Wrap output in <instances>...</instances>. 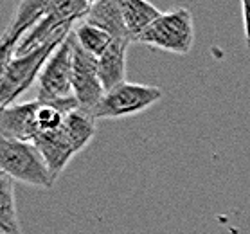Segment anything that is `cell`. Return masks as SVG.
I'll return each instance as SVG.
<instances>
[{
  "instance_id": "11",
  "label": "cell",
  "mask_w": 250,
  "mask_h": 234,
  "mask_svg": "<svg viewBox=\"0 0 250 234\" xmlns=\"http://www.w3.org/2000/svg\"><path fill=\"white\" fill-rule=\"evenodd\" d=\"M85 22L104 31L114 40L130 38L119 0H97V2H92L90 9H88L85 17Z\"/></svg>"
},
{
  "instance_id": "2",
  "label": "cell",
  "mask_w": 250,
  "mask_h": 234,
  "mask_svg": "<svg viewBox=\"0 0 250 234\" xmlns=\"http://www.w3.org/2000/svg\"><path fill=\"white\" fill-rule=\"evenodd\" d=\"M135 43L162 49L171 54L186 56L194 45V20L188 7L162 13L146 31L135 38Z\"/></svg>"
},
{
  "instance_id": "12",
  "label": "cell",
  "mask_w": 250,
  "mask_h": 234,
  "mask_svg": "<svg viewBox=\"0 0 250 234\" xmlns=\"http://www.w3.org/2000/svg\"><path fill=\"white\" fill-rule=\"evenodd\" d=\"M119 4L123 9L128 35L133 42L142 31H146L162 15L160 9H157L153 4H148L144 0H119Z\"/></svg>"
},
{
  "instance_id": "13",
  "label": "cell",
  "mask_w": 250,
  "mask_h": 234,
  "mask_svg": "<svg viewBox=\"0 0 250 234\" xmlns=\"http://www.w3.org/2000/svg\"><path fill=\"white\" fill-rule=\"evenodd\" d=\"M49 7H51V0H25V2H20L6 35L13 36L17 40H22L23 36L45 17Z\"/></svg>"
},
{
  "instance_id": "6",
  "label": "cell",
  "mask_w": 250,
  "mask_h": 234,
  "mask_svg": "<svg viewBox=\"0 0 250 234\" xmlns=\"http://www.w3.org/2000/svg\"><path fill=\"white\" fill-rule=\"evenodd\" d=\"M72 56H74V33L70 31L42 69L40 78H38V99L40 101L54 103V101L74 97Z\"/></svg>"
},
{
  "instance_id": "5",
  "label": "cell",
  "mask_w": 250,
  "mask_h": 234,
  "mask_svg": "<svg viewBox=\"0 0 250 234\" xmlns=\"http://www.w3.org/2000/svg\"><path fill=\"white\" fill-rule=\"evenodd\" d=\"M67 36L68 35L49 42L43 47L29 52V54L13 58V62L7 65L4 76L0 78V108L15 105L17 97L23 94L34 81L40 78V72L45 62Z\"/></svg>"
},
{
  "instance_id": "14",
  "label": "cell",
  "mask_w": 250,
  "mask_h": 234,
  "mask_svg": "<svg viewBox=\"0 0 250 234\" xmlns=\"http://www.w3.org/2000/svg\"><path fill=\"white\" fill-rule=\"evenodd\" d=\"M0 233L2 234H22L17 214L15 200V184L13 178L0 171Z\"/></svg>"
},
{
  "instance_id": "18",
  "label": "cell",
  "mask_w": 250,
  "mask_h": 234,
  "mask_svg": "<svg viewBox=\"0 0 250 234\" xmlns=\"http://www.w3.org/2000/svg\"><path fill=\"white\" fill-rule=\"evenodd\" d=\"M241 13H243V27H245V43L250 51V0L241 2Z\"/></svg>"
},
{
  "instance_id": "7",
  "label": "cell",
  "mask_w": 250,
  "mask_h": 234,
  "mask_svg": "<svg viewBox=\"0 0 250 234\" xmlns=\"http://www.w3.org/2000/svg\"><path fill=\"white\" fill-rule=\"evenodd\" d=\"M72 92L80 108L90 112L104 96V86L97 72V58L81 49L74 36V56H72Z\"/></svg>"
},
{
  "instance_id": "19",
  "label": "cell",
  "mask_w": 250,
  "mask_h": 234,
  "mask_svg": "<svg viewBox=\"0 0 250 234\" xmlns=\"http://www.w3.org/2000/svg\"><path fill=\"white\" fill-rule=\"evenodd\" d=\"M0 234H2V233H0Z\"/></svg>"
},
{
  "instance_id": "16",
  "label": "cell",
  "mask_w": 250,
  "mask_h": 234,
  "mask_svg": "<svg viewBox=\"0 0 250 234\" xmlns=\"http://www.w3.org/2000/svg\"><path fill=\"white\" fill-rule=\"evenodd\" d=\"M72 33H74L76 42L81 45V49L86 51L88 54H92L94 58L101 56L103 52L110 47V43L114 42V38L110 35H106L104 31L94 27L90 23H86L85 20L76 23Z\"/></svg>"
},
{
  "instance_id": "10",
  "label": "cell",
  "mask_w": 250,
  "mask_h": 234,
  "mask_svg": "<svg viewBox=\"0 0 250 234\" xmlns=\"http://www.w3.org/2000/svg\"><path fill=\"white\" fill-rule=\"evenodd\" d=\"M133 42L130 38H119L110 43V47L97 58V72L104 92L126 81V52Z\"/></svg>"
},
{
  "instance_id": "15",
  "label": "cell",
  "mask_w": 250,
  "mask_h": 234,
  "mask_svg": "<svg viewBox=\"0 0 250 234\" xmlns=\"http://www.w3.org/2000/svg\"><path fill=\"white\" fill-rule=\"evenodd\" d=\"M63 128L67 130L68 137L76 146V149L81 151L86 148V144L96 135V119L92 117L90 112L76 108L70 114H67V117L63 121Z\"/></svg>"
},
{
  "instance_id": "9",
  "label": "cell",
  "mask_w": 250,
  "mask_h": 234,
  "mask_svg": "<svg viewBox=\"0 0 250 234\" xmlns=\"http://www.w3.org/2000/svg\"><path fill=\"white\" fill-rule=\"evenodd\" d=\"M33 144L38 148V151L42 153V157L45 159L49 171H51L52 178L56 180L58 175L65 170V166L68 164V160L72 159L78 149L72 144L70 137H68L67 130L63 128V125L56 130L43 131L38 137L34 139Z\"/></svg>"
},
{
  "instance_id": "4",
  "label": "cell",
  "mask_w": 250,
  "mask_h": 234,
  "mask_svg": "<svg viewBox=\"0 0 250 234\" xmlns=\"http://www.w3.org/2000/svg\"><path fill=\"white\" fill-rule=\"evenodd\" d=\"M162 90L153 85H141L125 81L104 92L103 99L92 110L94 119H123L131 115L142 114L149 106L157 105L162 99Z\"/></svg>"
},
{
  "instance_id": "8",
  "label": "cell",
  "mask_w": 250,
  "mask_h": 234,
  "mask_svg": "<svg viewBox=\"0 0 250 234\" xmlns=\"http://www.w3.org/2000/svg\"><path fill=\"white\" fill-rule=\"evenodd\" d=\"M38 108H40L38 99L31 103L11 105L6 108H0V137L33 143L40 135Z\"/></svg>"
},
{
  "instance_id": "17",
  "label": "cell",
  "mask_w": 250,
  "mask_h": 234,
  "mask_svg": "<svg viewBox=\"0 0 250 234\" xmlns=\"http://www.w3.org/2000/svg\"><path fill=\"white\" fill-rule=\"evenodd\" d=\"M18 43H20V40L13 38V36H7L6 33L0 38V78L4 76L7 65L13 62V58L17 54Z\"/></svg>"
},
{
  "instance_id": "3",
  "label": "cell",
  "mask_w": 250,
  "mask_h": 234,
  "mask_svg": "<svg viewBox=\"0 0 250 234\" xmlns=\"http://www.w3.org/2000/svg\"><path fill=\"white\" fill-rule=\"evenodd\" d=\"M0 171L34 188H52L54 184L45 159L33 143L0 137Z\"/></svg>"
},
{
  "instance_id": "1",
  "label": "cell",
  "mask_w": 250,
  "mask_h": 234,
  "mask_svg": "<svg viewBox=\"0 0 250 234\" xmlns=\"http://www.w3.org/2000/svg\"><path fill=\"white\" fill-rule=\"evenodd\" d=\"M90 6L92 2L86 0H51L45 17L20 40L15 56L29 54L49 42L68 35L76 23L85 20Z\"/></svg>"
}]
</instances>
